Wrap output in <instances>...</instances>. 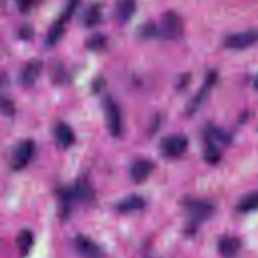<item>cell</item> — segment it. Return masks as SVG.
I'll return each mask as SVG.
<instances>
[{
	"mask_svg": "<svg viewBox=\"0 0 258 258\" xmlns=\"http://www.w3.org/2000/svg\"><path fill=\"white\" fill-rule=\"evenodd\" d=\"M35 149L34 141L31 139H22L14 144L10 151L9 163L12 168L19 170L25 167L30 161Z\"/></svg>",
	"mask_w": 258,
	"mask_h": 258,
	"instance_id": "cell-1",
	"label": "cell"
},
{
	"mask_svg": "<svg viewBox=\"0 0 258 258\" xmlns=\"http://www.w3.org/2000/svg\"><path fill=\"white\" fill-rule=\"evenodd\" d=\"M183 206L189 221L194 225L206 221L215 211V206L210 201L203 199H188L184 202Z\"/></svg>",
	"mask_w": 258,
	"mask_h": 258,
	"instance_id": "cell-2",
	"label": "cell"
},
{
	"mask_svg": "<svg viewBox=\"0 0 258 258\" xmlns=\"http://www.w3.org/2000/svg\"><path fill=\"white\" fill-rule=\"evenodd\" d=\"M158 31L163 38L176 40L183 33V22L175 12L167 11L161 16Z\"/></svg>",
	"mask_w": 258,
	"mask_h": 258,
	"instance_id": "cell-3",
	"label": "cell"
},
{
	"mask_svg": "<svg viewBox=\"0 0 258 258\" xmlns=\"http://www.w3.org/2000/svg\"><path fill=\"white\" fill-rule=\"evenodd\" d=\"M187 144L188 139L184 134L172 133L160 139L159 149L165 156L177 157L186 150Z\"/></svg>",
	"mask_w": 258,
	"mask_h": 258,
	"instance_id": "cell-4",
	"label": "cell"
},
{
	"mask_svg": "<svg viewBox=\"0 0 258 258\" xmlns=\"http://www.w3.org/2000/svg\"><path fill=\"white\" fill-rule=\"evenodd\" d=\"M103 109L108 130L113 136L120 135L123 130V122L118 104L112 98L108 97L104 100Z\"/></svg>",
	"mask_w": 258,
	"mask_h": 258,
	"instance_id": "cell-5",
	"label": "cell"
},
{
	"mask_svg": "<svg viewBox=\"0 0 258 258\" xmlns=\"http://www.w3.org/2000/svg\"><path fill=\"white\" fill-rule=\"evenodd\" d=\"M258 41V31L247 30L238 33H234L225 38L224 45L229 49L240 50L245 49L253 45Z\"/></svg>",
	"mask_w": 258,
	"mask_h": 258,
	"instance_id": "cell-6",
	"label": "cell"
},
{
	"mask_svg": "<svg viewBox=\"0 0 258 258\" xmlns=\"http://www.w3.org/2000/svg\"><path fill=\"white\" fill-rule=\"evenodd\" d=\"M75 246L78 252L85 258H100L102 256L101 248L85 235H78L75 239Z\"/></svg>",
	"mask_w": 258,
	"mask_h": 258,
	"instance_id": "cell-7",
	"label": "cell"
},
{
	"mask_svg": "<svg viewBox=\"0 0 258 258\" xmlns=\"http://www.w3.org/2000/svg\"><path fill=\"white\" fill-rule=\"evenodd\" d=\"M153 163L147 158H137L130 166V177L135 182L144 181L150 174Z\"/></svg>",
	"mask_w": 258,
	"mask_h": 258,
	"instance_id": "cell-8",
	"label": "cell"
},
{
	"mask_svg": "<svg viewBox=\"0 0 258 258\" xmlns=\"http://www.w3.org/2000/svg\"><path fill=\"white\" fill-rule=\"evenodd\" d=\"M241 249V241L236 236H224L218 242V250L223 258H235Z\"/></svg>",
	"mask_w": 258,
	"mask_h": 258,
	"instance_id": "cell-9",
	"label": "cell"
},
{
	"mask_svg": "<svg viewBox=\"0 0 258 258\" xmlns=\"http://www.w3.org/2000/svg\"><path fill=\"white\" fill-rule=\"evenodd\" d=\"M42 69V61L38 58H33L28 61L20 74V81L24 86H31L37 80Z\"/></svg>",
	"mask_w": 258,
	"mask_h": 258,
	"instance_id": "cell-10",
	"label": "cell"
},
{
	"mask_svg": "<svg viewBox=\"0 0 258 258\" xmlns=\"http://www.w3.org/2000/svg\"><path fill=\"white\" fill-rule=\"evenodd\" d=\"M216 80H217V74L215 72H212L208 75L203 87L199 90V92L197 93L195 98L191 100V102L187 106V111L189 113L195 112L198 109V107L203 103V101L206 99L209 91L211 90V88L215 84Z\"/></svg>",
	"mask_w": 258,
	"mask_h": 258,
	"instance_id": "cell-11",
	"label": "cell"
},
{
	"mask_svg": "<svg viewBox=\"0 0 258 258\" xmlns=\"http://www.w3.org/2000/svg\"><path fill=\"white\" fill-rule=\"evenodd\" d=\"M145 205L144 199L139 195H129L121 199L116 205L115 208L121 213H129L133 211L141 210Z\"/></svg>",
	"mask_w": 258,
	"mask_h": 258,
	"instance_id": "cell-12",
	"label": "cell"
},
{
	"mask_svg": "<svg viewBox=\"0 0 258 258\" xmlns=\"http://www.w3.org/2000/svg\"><path fill=\"white\" fill-rule=\"evenodd\" d=\"M53 133L57 143L62 147H69L75 141L74 130L64 122H58L54 127Z\"/></svg>",
	"mask_w": 258,
	"mask_h": 258,
	"instance_id": "cell-13",
	"label": "cell"
},
{
	"mask_svg": "<svg viewBox=\"0 0 258 258\" xmlns=\"http://www.w3.org/2000/svg\"><path fill=\"white\" fill-rule=\"evenodd\" d=\"M136 10V0H117L115 6L116 17L121 23L131 19Z\"/></svg>",
	"mask_w": 258,
	"mask_h": 258,
	"instance_id": "cell-14",
	"label": "cell"
},
{
	"mask_svg": "<svg viewBox=\"0 0 258 258\" xmlns=\"http://www.w3.org/2000/svg\"><path fill=\"white\" fill-rule=\"evenodd\" d=\"M90 188L89 186L84 183H77L74 184L70 187H67L63 189L61 197L63 198V200L66 201H76V200H82V199H86L89 197L90 195Z\"/></svg>",
	"mask_w": 258,
	"mask_h": 258,
	"instance_id": "cell-15",
	"label": "cell"
},
{
	"mask_svg": "<svg viewBox=\"0 0 258 258\" xmlns=\"http://www.w3.org/2000/svg\"><path fill=\"white\" fill-rule=\"evenodd\" d=\"M70 18H68L64 14H61L60 18L57 19L49 28L48 32H47V36H46V43L47 45H53L55 44L58 39L60 38V36L62 35L63 29H64V24L66 22L69 20Z\"/></svg>",
	"mask_w": 258,
	"mask_h": 258,
	"instance_id": "cell-16",
	"label": "cell"
},
{
	"mask_svg": "<svg viewBox=\"0 0 258 258\" xmlns=\"http://www.w3.org/2000/svg\"><path fill=\"white\" fill-rule=\"evenodd\" d=\"M16 244L19 252L22 255H26L33 244L32 232L28 229H22L21 231H19L16 236Z\"/></svg>",
	"mask_w": 258,
	"mask_h": 258,
	"instance_id": "cell-17",
	"label": "cell"
},
{
	"mask_svg": "<svg viewBox=\"0 0 258 258\" xmlns=\"http://www.w3.org/2000/svg\"><path fill=\"white\" fill-rule=\"evenodd\" d=\"M237 210L240 213H248L258 210V191L250 192L244 196L237 204Z\"/></svg>",
	"mask_w": 258,
	"mask_h": 258,
	"instance_id": "cell-18",
	"label": "cell"
},
{
	"mask_svg": "<svg viewBox=\"0 0 258 258\" xmlns=\"http://www.w3.org/2000/svg\"><path fill=\"white\" fill-rule=\"evenodd\" d=\"M101 20V9L98 5H93L86 10L83 16V24L87 27L97 25Z\"/></svg>",
	"mask_w": 258,
	"mask_h": 258,
	"instance_id": "cell-19",
	"label": "cell"
},
{
	"mask_svg": "<svg viewBox=\"0 0 258 258\" xmlns=\"http://www.w3.org/2000/svg\"><path fill=\"white\" fill-rule=\"evenodd\" d=\"M203 155H204V158L205 160L210 163V164H216L218 163L220 160H221V157H222V152L221 150L219 149V147L213 143V142H209L207 144V146L205 147L204 149V152H203Z\"/></svg>",
	"mask_w": 258,
	"mask_h": 258,
	"instance_id": "cell-20",
	"label": "cell"
},
{
	"mask_svg": "<svg viewBox=\"0 0 258 258\" xmlns=\"http://www.w3.org/2000/svg\"><path fill=\"white\" fill-rule=\"evenodd\" d=\"M66 72H64V69L62 68V66L60 64H54L52 68H51V71H50V78L52 80V82H54L55 84H60V83H63L64 80H66Z\"/></svg>",
	"mask_w": 258,
	"mask_h": 258,
	"instance_id": "cell-21",
	"label": "cell"
},
{
	"mask_svg": "<svg viewBox=\"0 0 258 258\" xmlns=\"http://www.w3.org/2000/svg\"><path fill=\"white\" fill-rule=\"evenodd\" d=\"M104 41H105V38L103 35L95 34V35L91 36L90 38H88L87 46L90 49H99L100 47H102L104 45Z\"/></svg>",
	"mask_w": 258,
	"mask_h": 258,
	"instance_id": "cell-22",
	"label": "cell"
},
{
	"mask_svg": "<svg viewBox=\"0 0 258 258\" xmlns=\"http://www.w3.org/2000/svg\"><path fill=\"white\" fill-rule=\"evenodd\" d=\"M18 35L20 38H22L24 40H28L33 36V28L31 26L25 24L20 27V29L18 31Z\"/></svg>",
	"mask_w": 258,
	"mask_h": 258,
	"instance_id": "cell-23",
	"label": "cell"
},
{
	"mask_svg": "<svg viewBox=\"0 0 258 258\" xmlns=\"http://www.w3.org/2000/svg\"><path fill=\"white\" fill-rule=\"evenodd\" d=\"M16 4L20 11L26 12L31 8L33 4V0H16Z\"/></svg>",
	"mask_w": 258,
	"mask_h": 258,
	"instance_id": "cell-24",
	"label": "cell"
},
{
	"mask_svg": "<svg viewBox=\"0 0 258 258\" xmlns=\"http://www.w3.org/2000/svg\"><path fill=\"white\" fill-rule=\"evenodd\" d=\"M255 86H256V88L258 89V77H257V79H256V81H255Z\"/></svg>",
	"mask_w": 258,
	"mask_h": 258,
	"instance_id": "cell-25",
	"label": "cell"
}]
</instances>
